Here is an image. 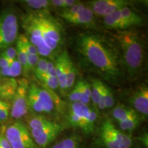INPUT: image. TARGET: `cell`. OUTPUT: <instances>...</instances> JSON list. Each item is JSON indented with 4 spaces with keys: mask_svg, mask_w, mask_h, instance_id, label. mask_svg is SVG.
<instances>
[{
    "mask_svg": "<svg viewBox=\"0 0 148 148\" xmlns=\"http://www.w3.org/2000/svg\"><path fill=\"white\" fill-rule=\"evenodd\" d=\"M103 23L106 28L115 31L125 30L132 28L124 18L122 17L119 10L103 16Z\"/></svg>",
    "mask_w": 148,
    "mask_h": 148,
    "instance_id": "obj_16",
    "label": "cell"
},
{
    "mask_svg": "<svg viewBox=\"0 0 148 148\" xmlns=\"http://www.w3.org/2000/svg\"><path fill=\"white\" fill-rule=\"evenodd\" d=\"M10 64V61L8 60V59L2 53H0V69L9 66Z\"/></svg>",
    "mask_w": 148,
    "mask_h": 148,
    "instance_id": "obj_39",
    "label": "cell"
},
{
    "mask_svg": "<svg viewBox=\"0 0 148 148\" xmlns=\"http://www.w3.org/2000/svg\"><path fill=\"white\" fill-rule=\"evenodd\" d=\"M139 123L140 121L138 116L118 122L120 128L121 129L122 131H128V132H131L136 129L139 125Z\"/></svg>",
    "mask_w": 148,
    "mask_h": 148,
    "instance_id": "obj_29",
    "label": "cell"
},
{
    "mask_svg": "<svg viewBox=\"0 0 148 148\" xmlns=\"http://www.w3.org/2000/svg\"><path fill=\"white\" fill-rule=\"evenodd\" d=\"M112 116L118 122L138 116L136 112L133 108L124 105H118L112 110Z\"/></svg>",
    "mask_w": 148,
    "mask_h": 148,
    "instance_id": "obj_20",
    "label": "cell"
},
{
    "mask_svg": "<svg viewBox=\"0 0 148 148\" xmlns=\"http://www.w3.org/2000/svg\"><path fill=\"white\" fill-rule=\"evenodd\" d=\"M52 148H82L78 136L75 135L62 138L53 146Z\"/></svg>",
    "mask_w": 148,
    "mask_h": 148,
    "instance_id": "obj_24",
    "label": "cell"
},
{
    "mask_svg": "<svg viewBox=\"0 0 148 148\" xmlns=\"http://www.w3.org/2000/svg\"><path fill=\"white\" fill-rule=\"evenodd\" d=\"M130 101L136 112L147 116L148 114V88L146 84L139 86L131 96Z\"/></svg>",
    "mask_w": 148,
    "mask_h": 148,
    "instance_id": "obj_12",
    "label": "cell"
},
{
    "mask_svg": "<svg viewBox=\"0 0 148 148\" xmlns=\"http://www.w3.org/2000/svg\"><path fill=\"white\" fill-rule=\"evenodd\" d=\"M22 27L25 32V36L36 47L40 57L47 58L53 54V51L46 45L41 30L32 14L29 13L23 18Z\"/></svg>",
    "mask_w": 148,
    "mask_h": 148,
    "instance_id": "obj_8",
    "label": "cell"
},
{
    "mask_svg": "<svg viewBox=\"0 0 148 148\" xmlns=\"http://www.w3.org/2000/svg\"><path fill=\"white\" fill-rule=\"evenodd\" d=\"M40 82L43 83L49 90H57L59 88V84L58 79L56 77L51 76L46 73L41 79Z\"/></svg>",
    "mask_w": 148,
    "mask_h": 148,
    "instance_id": "obj_31",
    "label": "cell"
},
{
    "mask_svg": "<svg viewBox=\"0 0 148 148\" xmlns=\"http://www.w3.org/2000/svg\"><path fill=\"white\" fill-rule=\"evenodd\" d=\"M54 123V121L47 119L45 116L37 114L27 119V127L29 130H38L46 127L50 126Z\"/></svg>",
    "mask_w": 148,
    "mask_h": 148,
    "instance_id": "obj_19",
    "label": "cell"
},
{
    "mask_svg": "<svg viewBox=\"0 0 148 148\" xmlns=\"http://www.w3.org/2000/svg\"><path fill=\"white\" fill-rule=\"evenodd\" d=\"M22 73H23V69H22L21 64L18 62L17 59H15L10 64L9 77L15 78L16 77L20 76Z\"/></svg>",
    "mask_w": 148,
    "mask_h": 148,
    "instance_id": "obj_34",
    "label": "cell"
},
{
    "mask_svg": "<svg viewBox=\"0 0 148 148\" xmlns=\"http://www.w3.org/2000/svg\"><path fill=\"white\" fill-rule=\"evenodd\" d=\"M47 73L48 74V75H51V76L56 77V71L55 64H54V62H53V61L48 60Z\"/></svg>",
    "mask_w": 148,
    "mask_h": 148,
    "instance_id": "obj_38",
    "label": "cell"
},
{
    "mask_svg": "<svg viewBox=\"0 0 148 148\" xmlns=\"http://www.w3.org/2000/svg\"><path fill=\"white\" fill-rule=\"evenodd\" d=\"M122 17L133 28L135 26H140L143 24V19L139 14L132 10L129 6L124 7L119 10Z\"/></svg>",
    "mask_w": 148,
    "mask_h": 148,
    "instance_id": "obj_18",
    "label": "cell"
},
{
    "mask_svg": "<svg viewBox=\"0 0 148 148\" xmlns=\"http://www.w3.org/2000/svg\"><path fill=\"white\" fill-rule=\"evenodd\" d=\"M77 69L72 61L70 56L66 61V92L70 91L75 85L76 79Z\"/></svg>",
    "mask_w": 148,
    "mask_h": 148,
    "instance_id": "obj_22",
    "label": "cell"
},
{
    "mask_svg": "<svg viewBox=\"0 0 148 148\" xmlns=\"http://www.w3.org/2000/svg\"><path fill=\"white\" fill-rule=\"evenodd\" d=\"M86 3H82L78 1L75 4L69 7V8L62 10V11H61L60 13V15L62 18L68 17V16H72L73 15V14L77 13V12H80V11L82 10L84 8H86Z\"/></svg>",
    "mask_w": 148,
    "mask_h": 148,
    "instance_id": "obj_28",
    "label": "cell"
},
{
    "mask_svg": "<svg viewBox=\"0 0 148 148\" xmlns=\"http://www.w3.org/2000/svg\"><path fill=\"white\" fill-rule=\"evenodd\" d=\"M86 4L95 15L103 17L114 11L128 6L130 2L125 0H94L88 1Z\"/></svg>",
    "mask_w": 148,
    "mask_h": 148,
    "instance_id": "obj_10",
    "label": "cell"
},
{
    "mask_svg": "<svg viewBox=\"0 0 148 148\" xmlns=\"http://www.w3.org/2000/svg\"><path fill=\"white\" fill-rule=\"evenodd\" d=\"M73 47L84 70L97 74L114 86L125 79L121 56L113 40L99 33L82 32L75 37Z\"/></svg>",
    "mask_w": 148,
    "mask_h": 148,
    "instance_id": "obj_1",
    "label": "cell"
},
{
    "mask_svg": "<svg viewBox=\"0 0 148 148\" xmlns=\"http://www.w3.org/2000/svg\"><path fill=\"white\" fill-rule=\"evenodd\" d=\"M104 102L106 108H111L114 106V97L112 89L108 85L104 84Z\"/></svg>",
    "mask_w": 148,
    "mask_h": 148,
    "instance_id": "obj_36",
    "label": "cell"
},
{
    "mask_svg": "<svg viewBox=\"0 0 148 148\" xmlns=\"http://www.w3.org/2000/svg\"><path fill=\"white\" fill-rule=\"evenodd\" d=\"M20 2L25 4L27 8L34 10L36 12L47 11L51 6L50 2L48 0H23Z\"/></svg>",
    "mask_w": 148,
    "mask_h": 148,
    "instance_id": "obj_25",
    "label": "cell"
},
{
    "mask_svg": "<svg viewBox=\"0 0 148 148\" xmlns=\"http://www.w3.org/2000/svg\"><path fill=\"white\" fill-rule=\"evenodd\" d=\"M81 97V86L79 80L75 83L69 93V99L71 103L79 102Z\"/></svg>",
    "mask_w": 148,
    "mask_h": 148,
    "instance_id": "obj_32",
    "label": "cell"
},
{
    "mask_svg": "<svg viewBox=\"0 0 148 148\" xmlns=\"http://www.w3.org/2000/svg\"><path fill=\"white\" fill-rule=\"evenodd\" d=\"M97 113L94 109L80 102L71 103L68 112V123L72 127L81 129L86 134L94 131Z\"/></svg>",
    "mask_w": 148,
    "mask_h": 148,
    "instance_id": "obj_4",
    "label": "cell"
},
{
    "mask_svg": "<svg viewBox=\"0 0 148 148\" xmlns=\"http://www.w3.org/2000/svg\"><path fill=\"white\" fill-rule=\"evenodd\" d=\"M18 86V81L14 78L4 77L0 83V99L7 101L12 100Z\"/></svg>",
    "mask_w": 148,
    "mask_h": 148,
    "instance_id": "obj_17",
    "label": "cell"
},
{
    "mask_svg": "<svg viewBox=\"0 0 148 148\" xmlns=\"http://www.w3.org/2000/svg\"><path fill=\"white\" fill-rule=\"evenodd\" d=\"M29 83L25 79L18 81V86L13 98L11 100L10 116L12 119L19 120L28 112L27 90Z\"/></svg>",
    "mask_w": 148,
    "mask_h": 148,
    "instance_id": "obj_9",
    "label": "cell"
},
{
    "mask_svg": "<svg viewBox=\"0 0 148 148\" xmlns=\"http://www.w3.org/2000/svg\"><path fill=\"white\" fill-rule=\"evenodd\" d=\"M16 59L18 62H20L21 65L23 69V73L24 75H27L29 73L28 64H27V53L24 48L23 44L20 41L19 39H16Z\"/></svg>",
    "mask_w": 148,
    "mask_h": 148,
    "instance_id": "obj_23",
    "label": "cell"
},
{
    "mask_svg": "<svg viewBox=\"0 0 148 148\" xmlns=\"http://www.w3.org/2000/svg\"><path fill=\"white\" fill-rule=\"evenodd\" d=\"M10 104L7 101H0V123L6 121L10 116Z\"/></svg>",
    "mask_w": 148,
    "mask_h": 148,
    "instance_id": "obj_33",
    "label": "cell"
},
{
    "mask_svg": "<svg viewBox=\"0 0 148 148\" xmlns=\"http://www.w3.org/2000/svg\"><path fill=\"white\" fill-rule=\"evenodd\" d=\"M112 40L119 50L125 77L134 79L143 71L145 62V45L143 37L134 27L115 31Z\"/></svg>",
    "mask_w": 148,
    "mask_h": 148,
    "instance_id": "obj_2",
    "label": "cell"
},
{
    "mask_svg": "<svg viewBox=\"0 0 148 148\" xmlns=\"http://www.w3.org/2000/svg\"><path fill=\"white\" fill-rule=\"evenodd\" d=\"M4 78V77H2V75H1V70H0V83H1V81H2V79Z\"/></svg>",
    "mask_w": 148,
    "mask_h": 148,
    "instance_id": "obj_41",
    "label": "cell"
},
{
    "mask_svg": "<svg viewBox=\"0 0 148 148\" xmlns=\"http://www.w3.org/2000/svg\"><path fill=\"white\" fill-rule=\"evenodd\" d=\"M1 53L8 59L10 61V63L12 62L14 60L16 59V47L13 46H10V47H7L4 50L1 51Z\"/></svg>",
    "mask_w": 148,
    "mask_h": 148,
    "instance_id": "obj_37",
    "label": "cell"
},
{
    "mask_svg": "<svg viewBox=\"0 0 148 148\" xmlns=\"http://www.w3.org/2000/svg\"><path fill=\"white\" fill-rule=\"evenodd\" d=\"M62 127L57 123L38 130H29L36 145L46 147L58 136Z\"/></svg>",
    "mask_w": 148,
    "mask_h": 148,
    "instance_id": "obj_11",
    "label": "cell"
},
{
    "mask_svg": "<svg viewBox=\"0 0 148 148\" xmlns=\"http://www.w3.org/2000/svg\"><path fill=\"white\" fill-rule=\"evenodd\" d=\"M31 14L41 30L46 45L53 53L62 42L63 30L61 24L48 11L35 12Z\"/></svg>",
    "mask_w": 148,
    "mask_h": 148,
    "instance_id": "obj_3",
    "label": "cell"
},
{
    "mask_svg": "<svg viewBox=\"0 0 148 148\" xmlns=\"http://www.w3.org/2000/svg\"><path fill=\"white\" fill-rule=\"evenodd\" d=\"M90 89H91V94H90V101L93 106L97 109V104L99 102V97L102 93L103 83L100 79L93 78L90 81Z\"/></svg>",
    "mask_w": 148,
    "mask_h": 148,
    "instance_id": "obj_21",
    "label": "cell"
},
{
    "mask_svg": "<svg viewBox=\"0 0 148 148\" xmlns=\"http://www.w3.org/2000/svg\"><path fill=\"white\" fill-rule=\"evenodd\" d=\"M78 1L75 0H51L49 1L50 5L57 8H61L62 10L69 8L75 4Z\"/></svg>",
    "mask_w": 148,
    "mask_h": 148,
    "instance_id": "obj_35",
    "label": "cell"
},
{
    "mask_svg": "<svg viewBox=\"0 0 148 148\" xmlns=\"http://www.w3.org/2000/svg\"><path fill=\"white\" fill-rule=\"evenodd\" d=\"M0 148H12L8 140L3 134H0Z\"/></svg>",
    "mask_w": 148,
    "mask_h": 148,
    "instance_id": "obj_40",
    "label": "cell"
},
{
    "mask_svg": "<svg viewBox=\"0 0 148 148\" xmlns=\"http://www.w3.org/2000/svg\"><path fill=\"white\" fill-rule=\"evenodd\" d=\"M4 136L12 148H37L27 125L21 121H16L9 125Z\"/></svg>",
    "mask_w": 148,
    "mask_h": 148,
    "instance_id": "obj_7",
    "label": "cell"
},
{
    "mask_svg": "<svg viewBox=\"0 0 148 148\" xmlns=\"http://www.w3.org/2000/svg\"><path fill=\"white\" fill-rule=\"evenodd\" d=\"M67 23L75 25H79L84 27H90L94 23L95 14L86 4L84 8L80 12L63 18Z\"/></svg>",
    "mask_w": 148,
    "mask_h": 148,
    "instance_id": "obj_14",
    "label": "cell"
},
{
    "mask_svg": "<svg viewBox=\"0 0 148 148\" xmlns=\"http://www.w3.org/2000/svg\"><path fill=\"white\" fill-rule=\"evenodd\" d=\"M18 18L14 9L5 8L0 12V53L12 46L18 38Z\"/></svg>",
    "mask_w": 148,
    "mask_h": 148,
    "instance_id": "obj_6",
    "label": "cell"
},
{
    "mask_svg": "<svg viewBox=\"0 0 148 148\" xmlns=\"http://www.w3.org/2000/svg\"><path fill=\"white\" fill-rule=\"evenodd\" d=\"M101 125L106 128L108 132L112 135L116 143L119 144L120 148H131L132 146V139L128 135L125 134L114 126L110 120H105Z\"/></svg>",
    "mask_w": 148,
    "mask_h": 148,
    "instance_id": "obj_15",
    "label": "cell"
},
{
    "mask_svg": "<svg viewBox=\"0 0 148 148\" xmlns=\"http://www.w3.org/2000/svg\"><path fill=\"white\" fill-rule=\"evenodd\" d=\"M79 82L81 86V97L79 102L82 104L88 106L90 101V94H91L90 84L89 82L84 79H81Z\"/></svg>",
    "mask_w": 148,
    "mask_h": 148,
    "instance_id": "obj_26",
    "label": "cell"
},
{
    "mask_svg": "<svg viewBox=\"0 0 148 148\" xmlns=\"http://www.w3.org/2000/svg\"><path fill=\"white\" fill-rule=\"evenodd\" d=\"M100 136L103 145L106 148H120L119 144L102 125L100 127Z\"/></svg>",
    "mask_w": 148,
    "mask_h": 148,
    "instance_id": "obj_27",
    "label": "cell"
},
{
    "mask_svg": "<svg viewBox=\"0 0 148 148\" xmlns=\"http://www.w3.org/2000/svg\"><path fill=\"white\" fill-rule=\"evenodd\" d=\"M27 105L28 110L36 114H51L55 109V99L49 90L32 83L27 90Z\"/></svg>",
    "mask_w": 148,
    "mask_h": 148,
    "instance_id": "obj_5",
    "label": "cell"
},
{
    "mask_svg": "<svg viewBox=\"0 0 148 148\" xmlns=\"http://www.w3.org/2000/svg\"><path fill=\"white\" fill-rule=\"evenodd\" d=\"M48 60L45 58L40 57L38 60V64L34 70V73L37 77V79L39 81H41L42 77L47 73Z\"/></svg>",
    "mask_w": 148,
    "mask_h": 148,
    "instance_id": "obj_30",
    "label": "cell"
},
{
    "mask_svg": "<svg viewBox=\"0 0 148 148\" xmlns=\"http://www.w3.org/2000/svg\"><path fill=\"white\" fill-rule=\"evenodd\" d=\"M69 56V53L64 50L56 56L53 62L56 71V77L58 81L59 88L64 92H66V61Z\"/></svg>",
    "mask_w": 148,
    "mask_h": 148,
    "instance_id": "obj_13",
    "label": "cell"
}]
</instances>
